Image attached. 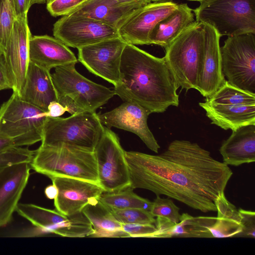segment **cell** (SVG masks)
Here are the masks:
<instances>
[{
    "label": "cell",
    "mask_w": 255,
    "mask_h": 255,
    "mask_svg": "<svg viewBox=\"0 0 255 255\" xmlns=\"http://www.w3.org/2000/svg\"><path fill=\"white\" fill-rule=\"evenodd\" d=\"M94 152L99 183L104 192H114L130 186L125 151L119 137L110 128L104 127Z\"/></svg>",
    "instance_id": "obj_10"
},
{
    "label": "cell",
    "mask_w": 255,
    "mask_h": 255,
    "mask_svg": "<svg viewBox=\"0 0 255 255\" xmlns=\"http://www.w3.org/2000/svg\"><path fill=\"white\" fill-rule=\"evenodd\" d=\"M130 186L164 195L204 213L216 212L233 172L197 143L174 140L158 155L125 151Z\"/></svg>",
    "instance_id": "obj_1"
},
{
    "label": "cell",
    "mask_w": 255,
    "mask_h": 255,
    "mask_svg": "<svg viewBox=\"0 0 255 255\" xmlns=\"http://www.w3.org/2000/svg\"><path fill=\"white\" fill-rule=\"evenodd\" d=\"M116 219L121 223L154 224L156 219L146 210L137 208H109Z\"/></svg>",
    "instance_id": "obj_31"
},
{
    "label": "cell",
    "mask_w": 255,
    "mask_h": 255,
    "mask_svg": "<svg viewBox=\"0 0 255 255\" xmlns=\"http://www.w3.org/2000/svg\"><path fill=\"white\" fill-rule=\"evenodd\" d=\"M202 23L195 20L165 48L164 57L179 87L196 89L202 55Z\"/></svg>",
    "instance_id": "obj_6"
},
{
    "label": "cell",
    "mask_w": 255,
    "mask_h": 255,
    "mask_svg": "<svg viewBox=\"0 0 255 255\" xmlns=\"http://www.w3.org/2000/svg\"><path fill=\"white\" fill-rule=\"evenodd\" d=\"M53 34L68 47L79 48L120 37L118 29L96 19L70 13L53 25Z\"/></svg>",
    "instance_id": "obj_12"
},
{
    "label": "cell",
    "mask_w": 255,
    "mask_h": 255,
    "mask_svg": "<svg viewBox=\"0 0 255 255\" xmlns=\"http://www.w3.org/2000/svg\"><path fill=\"white\" fill-rule=\"evenodd\" d=\"M75 64L57 67L51 74L57 97L68 96L82 111L96 112L115 95V92L81 75L76 70Z\"/></svg>",
    "instance_id": "obj_9"
},
{
    "label": "cell",
    "mask_w": 255,
    "mask_h": 255,
    "mask_svg": "<svg viewBox=\"0 0 255 255\" xmlns=\"http://www.w3.org/2000/svg\"><path fill=\"white\" fill-rule=\"evenodd\" d=\"M82 212L91 222L94 233L92 238H129L109 207L100 201L95 204H89Z\"/></svg>",
    "instance_id": "obj_27"
},
{
    "label": "cell",
    "mask_w": 255,
    "mask_h": 255,
    "mask_svg": "<svg viewBox=\"0 0 255 255\" xmlns=\"http://www.w3.org/2000/svg\"><path fill=\"white\" fill-rule=\"evenodd\" d=\"M15 146H17L12 139L0 134V152Z\"/></svg>",
    "instance_id": "obj_42"
},
{
    "label": "cell",
    "mask_w": 255,
    "mask_h": 255,
    "mask_svg": "<svg viewBox=\"0 0 255 255\" xmlns=\"http://www.w3.org/2000/svg\"><path fill=\"white\" fill-rule=\"evenodd\" d=\"M223 162L238 166L255 161V125L242 127L224 140L219 149Z\"/></svg>",
    "instance_id": "obj_24"
},
{
    "label": "cell",
    "mask_w": 255,
    "mask_h": 255,
    "mask_svg": "<svg viewBox=\"0 0 255 255\" xmlns=\"http://www.w3.org/2000/svg\"><path fill=\"white\" fill-rule=\"evenodd\" d=\"M47 0H31V4L47 3Z\"/></svg>",
    "instance_id": "obj_45"
},
{
    "label": "cell",
    "mask_w": 255,
    "mask_h": 255,
    "mask_svg": "<svg viewBox=\"0 0 255 255\" xmlns=\"http://www.w3.org/2000/svg\"><path fill=\"white\" fill-rule=\"evenodd\" d=\"M35 150L22 146H15L0 152V172L5 168L19 163H30Z\"/></svg>",
    "instance_id": "obj_32"
},
{
    "label": "cell",
    "mask_w": 255,
    "mask_h": 255,
    "mask_svg": "<svg viewBox=\"0 0 255 255\" xmlns=\"http://www.w3.org/2000/svg\"><path fill=\"white\" fill-rule=\"evenodd\" d=\"M178 4L174 2H151L136 9L118 29L127 43L149 45V35L156 24L172 13Z\"/></svg>",
    "instance_id": "obj_14"
},
{
    "label": "cell",
    "mask_w": 255,
    "mask_h": 255,
    "mask_svg": "<svg viewBox=\"0 0 255 255\" xmlns=\"http://www.w3.org/2000/svg\"><path fill=\"white\" fill-rule=\"evenodd\" d=\"M46 197L50 200H54L58 194V190L55 185L52 184L47 186L44 190Z\"/></svg>",
    "instance_id": "obj_43"
},
{
    "label": "cell",
    "mask_w": 255,
    "mask_h": 255,
    "mask_svg": "<svg viewBox=\"0 0 255 255\" xmlns=\"http://www.w3.org/2000/svg\"><path fill=\"white\" fill-rule=\"evenodd\" d=\"M199 106L212 124L225 130H235L242 127L255 125V105H220L205 102Z\"/></svg>",
    "instance_id": "obj_25"
},
{
    "label": "cell",
    "mask_w": 255,
    "mask_h": 255,
    "mask_svg": "<svg viewBox=\"0 0 255 255\" xmlns=\"http://www.w3.org/2000/svg\"><path fill=\"white\" fill-rule=\"evenodd\" d=\"M13 82L8 69L4 54L0 51V91L13 89Z\"/></svg>",
    "instance_id": "obj_38"
},
{
    "label": "cell",
    "mask_w": 255,
    "mask_h": 255,
    "mask_svg": "<svg viewBox=\"0 0 255 255\" xmlns=\"http://www.w3.org/2000/svg\"><path fill=\"white\" fill-rule=\"evenodd\" d=\"M20 97L46 112L51 102L57 101V93L50 71L29 61L25 84Z\"/></svg>",
    "instance_id": "obj_23"
},
{
    "label": "cell",
    "mask_w": 255,
    "mask_h": 255,
    "mask_svg": "<svg viewBox=\"0 0 255 255\" xmlns=\"http://www.w3.org/2000/svg\"><path fill=\"white\" fill-rule=\"evenodd\" d=\"M12 2L16 18L27 14L32 5L31 0H12Z\"/></svg>",
    "instance_id": "obj_40"
},
{
    "label": "cell",
    "mask_w": 255,
    "mask_h": 255,
    "mask_svg": "<svg viewBox=\"0 0 255 255\" xmlns=\"http://www.w3.org/2000/svg\"><path fill=\"white\" fill-rule=\"evenodd\" d=\"M204 39L196 89L208 98L226 81L223 73L220 51L221 36L209 25L202 23Z\"/></svg>",
    "instance_id": "obj_18"
},
{
    "label": "cell",
    "mask_w": 255,
    "mask_h": 255,
    "mask_svg": "<svg viewBox=\"0 0 255 255\" xmlns=\"http://www.w3.org/2000/svg\"><path fill=\"white\" fill-rule=\"evenodd\" d=\"M220 51L222 71L227 81L255 94V34L228 36Z\"/></svg>",
    "instance_id": "obj_8"
},
{
    "label": "cell",
    "mask_w": 255,
    "mask_h": 255,
    "mask_svg": "<svg viewBox=\"0 0 255 255\" xmlns=\"http://www.w3.org/2000/svg\"><path fill=\"white\" fill-rule=\"evenodd\" d=\"M193 9L195 21L213 27L219 35L255 34V0H201Z\"/></svg>",
    "instance_id": "obj_5"
},
{
    "label": "cell",
    "mask_w": 255,
    "mask_h": 255,
    "mask_svg": "<svg viewBox=\"0 0 255 255\" xmlns=\"http://www.w3.org/2000/svg\"><path fill=\"white\" fill-rule=\"evenodd\" d=\"M243 230L241 223L220 217H193L187 213L180 216V221L173 224L166 234L167 238L237 237Z\"/></svg>",
    "instance_id": "obj_16"
},
{
    "label": "cell",
    "mask_w": 255,
    "mask_h": 255,
    "mask_svg": "<svg viewBox=\"0 0 255 255\" xmlns=\"http://www.w3.org/2000/svg\"><path fill=\"white\" fill-rule=\"evenodd\" d=\"M206 102L220 105H255V94L237 88L226 81Z\"/></svg>",
    "instance_id": "obj_29"
},
{
    "label": "cell",
    "mask_w": 255,
    "mask_h": 255,
    "mask_svg": "<svg viewBox=\"0 0 255 255\" xmlns=\"http://www.w3.org/2000/svg\"><path fill=\"white\" fill-rule=\"evenodd\" d=\"M88 0H54L47 3V9L54 16L67 15Z\"/></svg>",
    "instance_id": "obj_34"
},
{
    "label": "cell",
    "mask_w": 255,
    "mask_h": 255,
    "mask_svg": "<svg viewBox=\"0 0 255 255\" xmlns=\"http://www.w3.org/2000/svg\"><path fill=\"white\" fill-rule=\"evenodd\" d=\"M46 112L23 100L16 93L0 107V134L12 139L17 146L41 141Z\"/></svg>",
    "instance_id": "obj_7"
},
{
    "label": "cell",
    "mask_w": 255,
    "mask_h": 255,
    "mask_svg": "<svg viewBox=\"0 0 255 255\" xmlns=\"http://www.w3.org/2000/svg\"><path fill=\"white\" fill-rule=\"evenodd\" d=\"M50 179L58 190L54 202L55 209L66 216L80 213L87 205L96 204L104 192L98 184L82 179L67 177Z\"/></svg>",
    "instance_id": "obj_15"
},
{
    "label": "cell",
    "mask_w": 255,
    "mask_h": 255,
    "mask_svg": "<svg viewBox=\"0 0 255 255\" xmlns=\"http://www.w3.org/2000/svg\"><path fill=\"white\" fill-rule=\"evenodd\" d=\"M15 211L42 233H52L70 238L90 237L94 233L91 222L84 213L66 216L29 203H18Z\"/></svg>",
    "instance_id": "obj_11"
},
{
    "label": "cell",
    "mask_w": 255,
    "mask_h": 255,
    "mask_svg": "<svg viewBox=\"0 0 255 255\" xmlns=\"http://www.w3.org/2000/svg\"><path fill=\"white\" fill-rule=\"evenodd\" d=\"M53 0H47V3L50 2L52 1Z\"/></svg>",
    "instance_id": "obj_47"
},
{
    "label": "cell",
    "mask_w": 255,
    "mask_h": 255,
    "mask_svg": "<svg viewBox=\"0 0 255 255\" xmlns=\"http://www.w3.org/2000/svg\"><path fill=\"white\" fill-rule=\"evenodd\" d=\"M121 226L123 231L129 237L151 238L152 234L157 230L153 224L121 223Z\"/></svg>",
    "instance_id": "obj_36"
},
{
    "label": "cell",
    "mask_w": 255,
    "mask_h": 255,
    "mask_svg": "<svg viewBox=\"0 0 255 255\" xmlns=\"http://www.w3.org/2000/svg\"><path fill=\"white\" fill-rule=\"evenodd\" d=\"M150 113L137 103L125 102L111 111L98 115L101 123L108 128L115 127L137 135L146 146L157 153L160 148L147 125Z\"/></svg>",
    "instance_id": "obj_19"
},
{
    "label": "cell",
    "mask_w": 255,
    "mask_h": 255,
    "mask_svg": "<svg viewBox=\"0 0 255 255\" xmlns=\"http://www.w3.org/2000/svg\"><path fill=\"white\" fill-rule=\"evenodd\" d=\"M130 186L114 192H103L99 201L112 209H141L150 212L152 202L133 192Z\"/></svg>",
    "instance_id": "obj_28"
},
{
    "label": "cell",
    "mask_w": 255,
    "mask_h": 255,
    "mask_svg": "<svg viewBox=\"0 0 255 255\" xmlns=\"http://www.w3.org/2000/svg\"><path fill=\"white\" fill-rule=\"evenodd\" d=\"M16 18L12 0H0V51L3 53Z\"/></svg>",
    "instance_id": "obj_30"
},
{
    "label": "cell",
    "mask_w": 255,
    "mask_h": 255,
    "mask_svg": "<svg viewBox=\"0 0 255 255\" xmlns=\"http://www.w3.org/2000/svg\"><path fill=\"white\" fill-rule=\"evenodd\" d=\"M120 81L115 95L137 103L150 114L178 107V86L164 57H155L127 43L121 56Z\"/></svg>",
    "instance_id": "obj_2"
},
{
    "label": "cell",
    "mask_w": 255,
    "mask_h": 255,
    "mask_svg": "<svg viewBox=\"0 0 255 255\" xmlns=\"http://www.w3.org/2000/svg\"><path fill=\"white\" fill-rule=\"evenodd\" d=\"M120 1L124 2H138V1H143L147 3L151 2L152 0H117Z\"/></svg>",
    "instance_id": "obj_44"
},
{
    "label": "cell",
    "mask_w": 255,
    "mask_h": 255,
    "mask_svg": "<svg viewBox=\"0 0 255 255\" xmlns=\"http://www.w3.org/2000/svg\"><path fill=\"white\" fill-rule=\"evenodd\" d=\"M104 128L96 112L83 111L66 118H47L41 145H66L94 151Z\"/></svg>",
    "instance_id": "obj_4"
},
{
    "label": "cell",
    "mask_w": 255,
    "mask_h": 255,
    "mask_svg": "<svg viewBox=\"0 0 255 255\" xmlns=\"http://www.w3.org/2000/svg\"><path fill=\"white\" fill-rule=\"evenodd\" d=\"M189 0V1H200L201 0Z\"/></svg>",
    "instance_id": "obj_48"
},
{
    "label": "cell",
    "mask_w": 255,
    "mask_h": 255,
    "mask_svg": "<svg viewBox=\"0 0 255 255\" xmlns=\"http://www.w3.org/2000/svg\"><path fill=\"white\" fill-rule=\"evenodd\" d=\"M31 36L27 14L17 17L3 53L13 84V92L19 96L25 84L29 62V41Z\"/></svg>",
    "instance_id": "obj_17"
},
{
    "label": "cell",
    "mask_w": 255,
    "mask_h": 255,
    "mask_svg": "<svg viewBox=\"0 0 255 255\" xmlns=\"http://www.w3.org/2000/svg\"><path fill=\"white\" fill-rule=\"evenodd\" d=\"M57 102L62 105L71 115L83 112L70 97L62 96L57 97Z\"/></svg>",
    "instance_id": "obj_39"
},
{
    "label": "cell",
    "mask_w": 255,
    "mask_h": 255,
    "mask_svg": "<svg viewBox=\"0 0 255 255\" xmlns=\"http://www.w3.org/2000/svg\"><path fill=\"white\" fill-rule=\"evenodd\" d=\"M127 43L118 37L79 48L78 61L89 71L115 86L120 81L121 56Z\"/></svg>",
    "instance_id": "obj_13"
},
{
    "label": "cell",
    "mask_w": 255,
    "mask_h": 255,
    "mask_svg": "<svg viewBox=\"0 0 255 255\" xmlns=\"http://www.w3.org/2000/svg\"><path fill=\"white\" fill-rule=\"evenodd\" d=\"M179 208L168 198H162L156 195L152 202L150 214L154 217H161L170 220L174 223L180 221Z\"/></svg>",
    "instance_id": "obj_33"
},
{
    "label": "cell",
    "mask_w": 255,
    "mask_h": 255,
    "mask_svg": "<svg viewBox=\"0 0 255 255\" xmlns=\"http://www.w3.org/2000/svg\"><path fill=\"white\" fill-rule=\"evenodd\" d=\"M146 4L143 1L88 0L70 13L90 17L118 29L136 9Z\"/></svg>",
    "instance_id": "obj_22"
},
{
    "label": "cell",
    "mask_w": 255,
    "mask_h": 255,
    "mask_svg": "<svg viewBox=\"0 0 255 255\" xmlns=\"http://www.w3.org/2000/svg\"><path fill=\"white\" fill-rule=\"evenodd\" d=\"M31 169L30 163L22 162L0 172V228L11 221L28 183Z\"/></svg>",
    "instance_id": "obj_20"
},
{
    "label": "cell",
    "mask_w": 255,
    "mask_h": 255,
    "mask_svg": "<svg viewBox=\"0 0 255 255\" xmlns=\"http://www.w3.org/2000/svg\"><path fill=\"white\" fill-rule=\"evenodd\" d=\"M174 0H152V2H172Z\"/></svg>",
    "instance_id": "obj_46"
},
{
    "label": "cell",
    "mask_w": 255,
    "mask_h": 255,
    "mask_svg": "<svg viewBox=\"0 0 255 255\" xmlns=\"http://www.w3.org/2000/svg\"><path fill=\"white\" fill-rule=\"evenodd\" d=\"M31 169L49 178L67 177L82 179L99 185L94 151L73 146L40 145L30 163Z\"/></svg>",
    "instance_id": "obj_3"
},
{
    "label": "cell",
    "mask_w": 255,
    "mask_h": 255,
    "mask_svg": "<svg viewBox=\"0 0 255 255\" xmlns=\"http://www.w3.org/2000/svg\"><path fill=\"white\" fill-rule=\"evenodd\" d=\"M29 61L48 71L57 67L78 62L73 52L64 43L48 35L31 36Z\"/></svg>",
    "instance_id": "obj_21"
},
{
    "label": "cell",
    "mask_w": 255,
    "mask_h": 255,
    "mask_svg": "<svg viewBox=\"0 0 255 255\" xmlns=\"http://www.w3.org/2000/svg\"><path fill=\"white\" fill-rule=\"evenodd\" d=\"M195 21L193 9L187 3L178 4L169 15L158 22L149 36L150 44L165 48Z\"/></svg>",
    "instance_id": "obj_26"
},
{
    "label": "cell",
    "mask_w": 255,
    "mask_h": 255,
    "mask_svg": "<svg viewBox=\"0 0 255 255\" xmlns=\"http://www.w3.org/2000/svg\"><path fill=\"white\" fill-rule=\"evenodd\" d=\"M218 217L237 221L241 223V218L236 207L225 197V194L220 196L215 202Z\"/></svg>",
    "instance_id": "obj_35"
},
{
    "label": "cell",
    "mask_w": 255,
    "mask_h": 255,
    "mask_svg": "<svg viewBox=\"0 0 255 255\" xmlns=\"http://www.w3.org/2000/svg\"><path fill=\"white\" fill-rule=\"evenodd\" d=\"M239 212L241 218L243 227L242 232L237 237L255 238V213L254 211L240 209Z\"/></svg>",
    "instance_id": "obj_37"
},
{
    "label": "cell",
    "mask_w": 255,
    "mask_h": 255,
    "mask_svg": "<svg viewBox=\"0 0 255 255\" xmlns=\"http://www.w3.org/2000/svg\"><path fill=\"white\" fill-rule=\"evenodd\" d=\"M66 112L65 108L57 101L51 102L46 112L47 118H57L63 115Z\"/></svg>",
    "instance_id": "obj_41"
}]
</instances>
